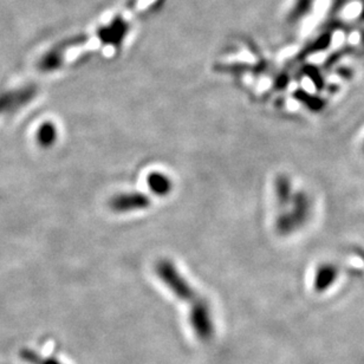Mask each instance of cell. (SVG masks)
Returning a JSON list of instances; mask_svg holds the SVG:
<instances>
[{
  "label": "cell",
  "mask_w": 364,
  "mask_h": 364,
  "mask_svg": "<svg viewBox=\"0 0 364 364\" xmlns=\"http://www.w3.org/2000/svg\"><path fill=\"white\" fill-rule=\"evenodd\" d=\"M159 279L166 287L183 301L188 308V323L194 336L203 343H208L215 336L213 311L206 298H203L188 280L182 276L176 265L169 260H160L155 267Z\"/></svg>",
  "instance_id": "1"
},
{
  "label": "cell",
  "mask_w": 364,
  "mask_h": 364,
  "mask_svg": "<svg viewBox=\"0 0 364 364\" xmlns=\"http://www.w3.org/2000/svg\"><path fill=\"white\" fill-rule=\"evenodd\" d=\"M311 214L312 200L308 193L303 191L294 192L290 205L277 218V232L282 235H292L310 220Z\"/></svg>",
  "instance_id": "2"
},
{
  "label": "cell",
  "mask_w": 364,
  "mask_h": 364,
  "mask_svg": "<svg viewBox=\"0 0 364 364\" xmlns=\"http://www.w3.org/2000/svg\"><path fill=\"white\" fill-rule=\"evenodd\" d=\"M340 279V269L336 264L326 262L319 264L316 269L315 277H314V291L316 294H326L331 290L337 282Z\"/></svg>",
  "instance_id": "3"
},
{
  "label": "cell",
  "mask_w": 364,
  "mask_h": 364,
  "mask_svg": "<svg viewBox=\"0 0 364 364\" xmlns=\"http://www.w3.org/2000/svg\"><path fill=\"white\" fill-rule=\"evenodd\" d=\"M151 205V200L142 193L119 194L110 200V208L117 213H128L134 210H144Z\"/></svg>",
  "instance_id": "4"
},
{
  "label": "cell",
  "mask_w": 364,
  "mask_h": 364,
  "mask_svg": "<svg viewBox=\"0 0 364 364\" xmlns=\"http://www.w3.org/2000/svg\"><path fill=\"white\" fill-rule=\"evenodd\" d=\"M274 196L277 203L282 208H287L294 198V192L292 182L287 176H278L274 182Z\"/></svg>",
  "instance_id": "5"
},
{
  "label": "cell",
  "mask_w": 364,
  "mask_h": 364,
  "mask_svg": "<svg viewBox=\"0 0 364 364\" xmlns=\"http://www.w3.org/2000/svg\"><path fill=\"white\" fill-rule=\"evenodd\" d=\"M147 185L151 192L159 196H168L173 188L172 180L160 172H153L148 176Z\"/></svg>",
  "instance_id": "6"
},
{
  "label": "cell",
  "mask_w": 364,
  "mask_h": 364,
  "mask_svg": "<svg viewBox=\"0 0 364 364\" xmlns=\"http://www.w3.org/2000/svg\"><path fill=\"white\" fill-rule=\"evenodd\" d=\"M362 151H363V153H364V141H363V144H362Z\"/></svg>",
  "instance_id": "7"
}]
</instances>
